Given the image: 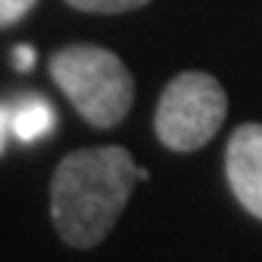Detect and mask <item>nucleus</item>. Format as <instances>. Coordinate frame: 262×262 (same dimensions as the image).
I'll return each instance as SVG.
<instances>
[{"instance_id": "8", "label": "nucleus", "mask_w": 262, "mask_h": 262, "mask_svg": "<svg viewBox=\"0 0 262 262\" xmlns=\"http://www.w3.org/2000/svg\"><path fill=\"white\" fill-rule=\"evenodd\" d=\"M10 136H13V114H10V104H0V155H4Z\"/></svg>"}, {"instance_id": "9", "label": "nucleus", "mask_w": 262, "mask_h": 262, "mask_svg": "<svg viewBox=\"0 0 262 262\" xmlns=\"http://www.w3.org/2000/svg\"><path fill=\"white\" fill-rule=\"evenodd\" d=\"M13 67H16V70H23V73L32 70V67H35V51H32L29 45H19V48L13 51Z\"/></svg>"}, {"instance_id": "4", "label": "nucleus", "mask_w": 262, "mask_h": 262, "mask_svg": "<svg viewBox=\"0 0 262 262\" xmlns=\"http://www.w3.org/2000/svg\"><path fill=\"white\" fill-rule=\"evenodd\" d=\"M224 174L237 202L262 218V123H243L228 139Z\"/></svg>"}, {"instance_id": "3", "label": "nucleus", "mask_w": 262, "mask_h": 262, "mask_svg": "<svg viewBox=\"0 0 262 262\" xmlns=\"http://www.w3.org/2000/svg\"><path fill=\"white\" fill-rule=\"evenodd\" d=\"M228 117V95L212 73L190 70L164 85L155 107V136L171 152H196Z\"/></svg>"}, {"instance_id": "5", "label": "nucleus", "mask_w": 262, "mask_h": 262, "mask_svg": "<svg viewBox=\"0 0 262 262\" xmlns=\"http://www.w3.org/2000/svg\"><path fill=\"white\" fill-rule=\"evenodd\" d=\"M10 114H13V136L19 142H38V139L51 136L54 123H57L51 101H45L38 95H26L19 101H13Z\"/></svg>"}, {"instance_id": "6", "label": "nucleus", "mask_w": 262, "mask_h": 262, "mask_svg": "<svg viewBox=\"0 0 262 262\" xmlns=\"http://www.w3.org/2000/svg\"><path fill=\"white\" fill-rule=\"evenodd\" d=\"M67 4L82 13H126V10L145 7L148 0H67Z\"/></svg>"}, {"instance_id": "7", "label": "nucleus", "mask_w": 262, "mask_h": 262, "mask_svg": "<svg viewBox=\"0 0 262 262\" xmlns=\"http://www.w3.org/2000/svg\"><path fill=\"white\" fill-rule=\"evenodd\" d=\"M35 7V0H0V29H10L29 16V10Z\"/></svg>"}, {"instance_id": "2", "label": "nucleus", "mask_w": 262, "mask_h": 262, "mask_svg": "<svg viewBox=\"0 0 262 262\" xmlns=\"http://www.w3.org/2000/svg\"><path fill=\"white\" fill-rule=\"evenodd\" d=\"M48 67L57 89L92 126L111 129L133 107L136 85L114 51L98 45H70L54 54Z\"/></svg>"}, {"instance_id": "1", "label": "nucleus", "mask_w": 262, "mask_h": 262, "mask_svg": "<svg viewBox=\"0 0 262 262\" xmlns=\"http://www.w3.org/2000/svg\"><path fill=\"white\" fill-rule=\"evenodd\" d=\"M139 180V164L120 145L70 152L51 180V218L63 243L92 250L111 234Z\"/></svg>"}]
</instances>
